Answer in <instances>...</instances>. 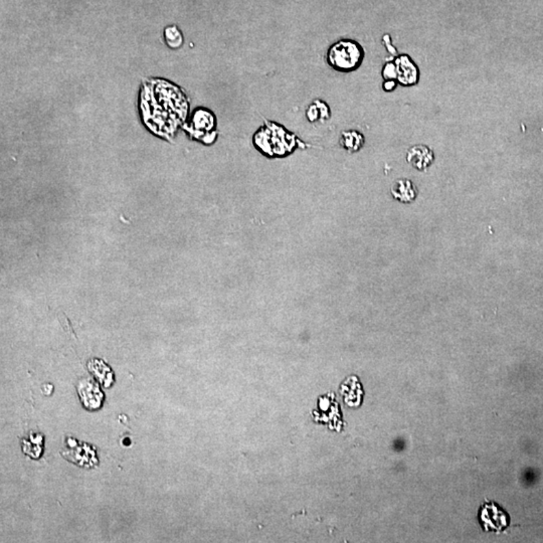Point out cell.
<instances>
[{
  "label": "cell",
  "mask_w": 543,
  "mask_h": 543,
  "mask_svg": "<svg viewBox=\"0 0 543 543\" xmlns=\"http://www.w3.org/2000/svg\"><path fill=\"white\" fill-rule=\"evenodd\" d=\"M257 150L270 158L290 155L299 145L295 134L275 122H266L253 137Z\"/></svg>",
  "instance_id": "1"
},
{
  "label": "cell",
  "mask_w": 543,
  "mask_h": 543,
  "mask_svg": "<svg viewBox=\"0 0 543 543\" xmlns=\"http://www.w3.org/2000/svg\"><path fill=\"white\" fill-rule=\"evenodd\" d=\"M366 51L362 45L351 38H341L332 44L326 53V61L340 73H351L364 63Z\"/></svg>",
  "instance_id": "2"
},
{
  "label": "cell",
  "mask_w": 543,
  "mask_h": 543,
  "mask_svg": "<svg viewBox=\"0 0 543 543\" xmlns=\"http://www.w3.org/2000/svg\"><path fill=\"white\" fill-rule=\"evenodd\" d=\"M396 70V81L403 87H412L420 81V70L414 60L407 53L394 60Z\"/></svg>",
  "instance_id": "3"
},
{
  "label": "cell",
  "mask_w": 543,
  "mask_h": 543,
  "mask_svg": "<svg viewBox=\"0 0 543 543\" xmlns=\"http://www.w3.org/2000/svg\"><path fill=\"white\" fill-rule=\"evenodd\" d=\"M435 154L429 146L415 145L409 148L407 161L418 171H426L433 164Z\"/></svg>",
  "instance_id": "4"
},
{
  "label": "cell",
  "mask_w": 543,
  "mask_h": 543,
  "mask_svg": "<svg viewBox=\"0 0 543 543\" xmlns=\"http://www.w3.org/2000/svg\"><path fill=\"white\" fill-rule=\"evenodd\" d=\"M79 394L84 405L88 409H95L101 407L103 394L94 381H83L78 386Z\"/></svg>",
  "instance_id": "5"
},
{
  "label": "cell",
  "mask_w": 543,
  "mask_h": 543,
  "mask_svg": "<svg viewBox=\"0 0 543 543\" xmlns=\"http://www.w3.org/2000/svg\"><path fill=\"white\" fill-rule=\"evenodd\" d=\"M392 194L394 199L403 203H413L418 197V190L409 179H399L392 186Z\"/></svg>",
  "instance_id": "6"
},
{
  "label": "cell",
  "mask_w": 543,
  "mask_h": 543,
  "mask_svg": "<svg viewBox=\"0 0 543 543\" xmlns=\"http://www.w3.org/2000/svg\"><path fill=\"white\" fill-rule=\"evenodd\" d=\"M499 510V508L494 504L485 506L483 512L481 513V518L484 521L485 527L487 529L501 530L502 528L507 527V514L502 512L498 514V516H495Z\"/></svg>",
  "instance_id": "7"
},
{
  "label": "cell",
  "mask_w": 543,
  "mask_h": 543,
  "mask_svg": "<svg viewBox=\"0 0 543 543\" xmlns=\"http://www.w3.org/2000/svg\"><path fill=\"white\" fill-rule=\"evenodd\" d=\"M339 143L341 147L351 153H355L359 151L364 144H366V137L359 131L346 130L341 133Z\"/></svg>",
  "instance_id": "8"
},
{
  "label": "cell",
  "mask_w": 543,
  "mask_h": 543,
  "mask_svg": "<svg viewBox=\"0 0 543 543\" xmlns=\"http://www.w3.org/2000/svg\"><path fill=\"white\" fill-rule=\"evenodd\" d=\"M331 117V110L327 103L322 100H314L306 110V118L310 123H324Z\"/></svg>",
  "instance_id": "9"
},
{
  "label": "cell",
  "mask_w": 543,
  "mask_h": 543,
  "mask_svg": "<svg viewBox=\"0 0 543 543\" xmlns=\"http://www.w3.org/2000/svg\"><path fill=\"white\" fill-rule=\"evenodd\" d=\"M192 124L194 129L201 134L212 133L216 129V118L207 110L199 109L193 115Z\"/></svg>",
  "instance_id": "10"
},
{
  "label": "cell",
  "mask_w": 543,
  "mask_h": 543,
  "mask_svg": "<svg viewBox=\"0 0 543 543\" xmlns=\"http://www.w3.org/2000/svg\"><path fill=\"white\" fill-rule=\"evenodd\" d=\"M167 44L173 49H178L184 44V36L177 27H168L165 29Z\"/></svg>",
  "instance_id": "11"
},
{
  "label": "cell",
  "mask_w": 543,
  "mask_h": 543,
  "mask_svg": "<svg viewBox=\"0 0 543 543\" xmlns=\"http://www.w3.org/2000/svg\"><path fill=\"white\" fill-rule=\"evenodd\" d=\"M91 368V366H90ZM92 372L95 373L97 377L100 379L101 383H103V386H106L108 388L111 383H112V375L110 373V369L104 366V368H99V364H94L93 368H91Z\"/></svg>",
  "instance_id": "12"
},
{
  "label": "cell",
  "mask_w": 543,
  "mask_h": 543,
  "mask_svg": "<svg viewBox=\"0 0 543 543\" xmlns=\"http://www.w3.org/2000/svg\"><path fill=\"white\" fill-rule=\"evenodd\" d=\"M383 77L384 81L396 80V70L394 61L388 62V63L384 64L383 68Z\"/></svg>",
  "instance_id": "13"
},
{
  "label": "cell",
  "mask_w": 543,
  "mask_h": 543,
  "mask_svg": "<svg viewBox=\"0 0 543 543\" xmlns=\"http://www.w3.org/2000/svg\"><path fill=\"white\" fill-rule=\"evenodd\" d=\"M399 81L396 80H388L384 81L383 83V90L384 91H394L396 89V86H398Z\"/></svg>",
  "instance_id": "14"
}]
</instances>
